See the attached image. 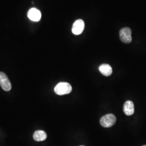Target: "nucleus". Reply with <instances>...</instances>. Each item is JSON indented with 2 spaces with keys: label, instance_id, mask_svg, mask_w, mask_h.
I'll use <instances>...</instances> for the list:
<instances>
[{
  "label": "nucleus",
  "instance_id": "11",
  "mask_svg": "<svg viewBox=\"0 0 146 146\" xmlns=\"http://www.w3.org/2000/svg\"></svg>",
  "mask_w": 146,
  "mask_h": 146
},
{
  "label": "nucleus",
  "instance_id": "5",
  "mask_svg": "<svg viewBox=\"0 0 146 146\" xmlns=\"http://www.w3.org/2000/svg\"><path fill=\"white\" fill-rule=\"evenodd\" d=\"M84 23L82 20L78 19L73 23L72 32L74 35H78L81 34L84 30Z\"/></svg>",
  "mask_w": 146,
  "mask_h": 146
},
{
  "label": "nucleus",
  "instance_id": "4",
  "mask_svg": "<svg viewBox=\"0 0 146 146\" xmlns=\"http://www.w3.org/2000/svg\"><path fill=\"white\" fill-rule=\"evenodd\" d=\"M0 85L2 88L6 92L11 90V84L5 73L0 72Z\"/></svg>",
  "mask_w": 146,
  "mask_h": 146
},
{
  "label": "nucleus",
  "instance_id": "1",
  "mask_svg": "<svg viewBox=\"0 0 146 146\" xmlns=\"http://www.w3.org/2000/svg\"><path fill=\"white\" fill-rule=\"evenodd\" d=\"M72 90L71 85L67 82H60L55 86L54 92L58 95L69 94Z\"/></svg>",
  "mask_w": 146,
  "mask_h": 146
},
{
  "label": "nucleus",
  "instance_id": "6",
  "mask_svg": "<svg viewBox=\"0 0 146 146\" xmlns=\"http://www.w3.org/2000/svg\"><path fill=\"white\" fill-rule=\"evenodd\" d=\"M28 17L32 21L38 22L41 18V11L35 8L30 9L27 13Z\"/></svg>",
  "mask_w": 146,
  "mask_h": 146
},
{
  "label": "nucleus",
  "instance_id": "8",
  "mask_svg": "<svg viewBox=\"0 0 146 146\" xmlns=\"http://www.w3.org/2000/svg\"><path fill=\"white\" fill-rule=\"evenodd\" d=\"M100 73L105 76H109L113 73V69L110 64H102L99 67Z\"/></svg>",
  "mask_w": 146,
  "mask_h": 146
},
{
  "label": "nucleus",
  "instance_id": "10",
  "mask_svg": "<svg viewBox=\"0 0 146 146\" xmlns=\"http://www.w3.org/2000/svg\"><path fill=\"white\" fill-rule=\"evenodd\" d=\"M146 146V145H144V146Z\"/></svg>",
  "mask_w": 146,
  "mask_h": 146
},
{
  "label": "nucleus",
  "instance_id": "7",
  "mask_svg": "<svg viewBox=\"0 0 146 146\" xmlns=\"http://www.w3.org/2000/svg\"><path fill=\"white\" fill-rule=\"evenodd\" d=\"M123 110L126 115H133L134 113V105L133 102L131 101H126L123 105Z\"/></svg>",
  "mask_w": 146,
  "mask_h": 146
},
{
  "label": "nucleus",
  "instance_id": "3",
  "mask_svg": "<svg viewBox=\"0 0 146 146\" xmlns=\"http://www.w3.org/2000/svg\"><path fill=\"white\" fill-rule=\"evenodd\" d=\"M120 38L122 42L125 43H130L132 41L131 29L128 27L121 29L120 31Z\"/></svg>",
  "mask_w": 146,
  "mask_h": 146
},
{
  "label": "nucleus",
  "instance_id": "9",
  "mask_svg": "<svg viewBox=\"0 0 146 146\" xmlns=\"http://www.w3.org/2000/svg\"><path fill=\"white\" fill-rule=\"evenodd\" d=\"M47 137L46 133L43 131H36L33 134V138L36 141H44Z\"/></svg>",
  "mask_w": 146,
  "mask_h": 146
},
{
  "label": "nucleus",
  "instance_id": "2",
  "mask_svg": "<svg viewBox=\"0 0 146 146\" xmlns=\"http://www.w3.org/2000/svg\"><path fill=\"white\" fill-rule=\"evenodd\" d=\"M116 121L115 116L112 114H109L102 116L100 120V124L105 128H109L115 125Z\"/></svg>",
  "mask_w": 146,
  "mask_h": 146
}]
</instances>
